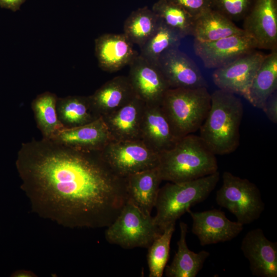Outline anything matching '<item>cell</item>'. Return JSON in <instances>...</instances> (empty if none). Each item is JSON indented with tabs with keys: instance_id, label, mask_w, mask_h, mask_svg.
<instances>
[{
	"instance_id": "cell-28",
	"label": "cell",
	"mask_w": 277,
	"mask_h": 277,
	"mask_svg": "<svg viewBox=\"0 0 277 277\" xmlns=\"http://www.w3.org/2000/svg\"><path fill=\"white\" fill-rule=\"evenodd\" d=\"M182 38L179 34L159 19L153 33L140 47V54L148 61L157 64L160 57L165 51L179 48Z\"/></svg>"
},
{
	"instance_id": "cell-23",
	"label": "cell",
	"mask_w": 277,
	"mask_h": 277,
	"mask_svg": "<svg viewBox=\"0 0 277 277\" xmlns=\"http://www.w3.org/2000/svg\"><path fill=\"white\" fill-rule=\"evenodd\" d=\"M277 89V49L266 54L250 87L247 100L253 106L262 109Z\"/></svg>"
},
{
	"instance_id": "cell-25",
	"label": "cell",
	"mask_w": 277,
	"mask_h": 277,
	"mask_svg": "<svg viewBox=\"0 0 277 277\" xmlns=\"http://www.w3.org/2000/svg\"><path fill=\"white\" fill-rule=\"evenodd\" d=\"M56 109L60 122L66 128L82 126L101 117L95 110L89 96L58 97Z\"/></svg>"
},
{
	"instance_id": "cell-12",
	"label": "cell",
	"mask_w": 277,
	"mask_h": 277,
	"mask_svg": "<svg viewBox=\"0 0 277 277\" xmlns=\"http://www.w3.org/2000/svg\"><path fill=\"white\" fill-rule=\"evenodd\" d=\"M188 212L192 220L191 231L202 246L229 241L243 230V225L229 220L225 212L216 209Z\"/></svg>"
},
{
	"instance_id": "cell-22",
	"label": "cell",
	"mask_w": 277,
	"mask_h": 277,
	"mask_svg": "<svg viewBox=\"0 0 277 277\" xmlns=\"http://www.w3.org/2000/svg\"><path fill=\"white\" fill-rule=\"evenodd\" d=\"M180 236L177 241V250L171 263L166 266L165 275L168 277H195L203 268L210 253L202 250L195 253L190 250L187 245V225L180 223Z\"/></svg>"
},
{
	"instance_id": "cell-29",
	"label": "cell",
	"mask_w": 277,
	"mask_h": 277,
	"mask_svg": "<svg viewBox=\"0 0 277 277\" xmlns=\"http://www.w3.org/2000/svg\"><path fill=\"white\" fill-rule=\"evenodd\" d=\"M152 11L159 19L183 38L192 35L195 17L169 0H159Z\"/></svg>"
},
{
	"instance_id": "cell-13",
	"label": "cell",
	"mask_w": 277,
	"mask_h": 277,
	"mask_svg": "<svg viewBox=\"0 0 277 277\" xmlns=\"http://www.w3.org/2000/svg\"><path fill=\"white\" fill-rule=\"evenodd\" d=\"M243 29L254 39L257 48L277 49L276 0H255L244 18Z\"/></svg>"
},
{
	"instance_id": "cell-18",
	"label": "cell",
	"mask_w": 277,
	"mask_h": 277,
	"mask_svg": "<svg viewBox=\"0 0 277 277\" xmlns=\"http://www.w3.org/2000/svg\"><path fill=\"white\" fill-rule=\"evenodd\" d=\"M123 33H105L95 40V54L100 68L115 72L129 65L138 54Z\"/></svg>"
},
{
	"instance_id": "cell-20",
	"label": "cell",
	"mask_w": 277,
	"mask_h": 277,
	"mask_svg": "<svg viewBox=\"0 0 277 277\" xmlns=\"http://www.w3.org/2000/svg\"><path fill=\"white\" fill-rule=\"evenodd\" d=\"M162 181L157 167L128 175L126 177L128 200L145 213L151 214Z\"/></svg>"
},
{
	"instance_id": "cell-10",
	"label": "cell",
	"mask_w": 277,
	"mask_h": 277,
	"mask_svg": "<svg viewBox=\"0 0 277 277\" xmlns=\"http://www.w3.org/2000/svg\"><path fill=\"white\" fill-rule=\"evenodd\" d=\"M266 54L255 50L215 69L212 80L219 89L247 98L253 78Z\"/></svg>"
},
{
	"instance_id": "cell-7",
	"label": "cell",
	"mask_w": 277,
	"mask_h": 277,
	"mask_svg": "<svg viewBox=\"0 0 277 277\" xmlns=\"http://www.w3.org/2000/svg\"><path fill=\"white\" fill-rule=\"evenodd\" d=\"M222 180L216 194L217 204L234 215L237 222L243 225L258 220L265 205L256 185L228 171L223 173Z\"/></svg>"
},
{
	"instance_id": "cell-30",
	"label": "cell",
	"mask_w": 277,
	"mask_h": 277,
	"mask_svg": "<svg viewBox=\"0 0 277 277\" xmlns=\"http://www.w3.org/2000/svg\"><path fill=\"white\" fill-rule=\"evenodd\" d=\"M175 224L166 227L148 247L147 262L149 277H162L169 257L170 245Z\"/></svg>"
},
{
	"instance_id": "cell-6",
	"label": "cell",
	"mask_w": 277,
	"mask_h": 277,
	"mask_svg": "<svg viewBox=\"0 0 277 277\" xmlns=\"http://www.w3.org/2000/svg\"><path fill=\"white\" fill-rule=\"evenodd\" d=\"M163 231L151 214L145 213L128 200L121 212L105 231L106 241L124 249L148 248Z\"/></svg>"
},
{
	"instance_id": "cell-9",
	"label": "cell",
	"mask_w": 277,
	"mask_h": 277,
	"mask_svg": "<svg viewBox=\"0 0 277 277\" xmlns=\"http://www.w3.org/2000/svg\"><path fill=\"white\" fill-rule=\"evenodd\" d=\"M196 56L208 69H217L257 48L254 39L245 32L219 39L202 42L194 39Z\"/></svg>"
},
{
	"instance_id": "cell-17",
	"label": "cell",
	"mask_w": 277,
	"mask_h": 277,
	"mask_svg": "<svg viewBox=\"0 0 277 277\" xmlns=\"http://www.w3.org/2000/svg\"><path fill=\"white\" fill-rule=\"evenodd\" d=\"M50 140L84 152H98L112 140L102 116L80 126L60 129Z\"/></svg>"
},
{
	"instance_id": "cell-21",
	"label": "cell",
	"mask_w": 277,
	"mask_h": 277,
	"mask_svg": "<svg viewBox=\"0 0 277 277\" xmlns=\"http://www.w3.org/2000/svg\"><path fill=\"white\" fill-rule=\"evenodd\" d=\"M135 96L128 76H116L90 95L92 104L100 116L106 115L130 102Z\"/></svg>"
},
{
	"instance_id": "cell-19",
	"label": "cell",
	"mask_w": 277,
	"mask_h": 277,
	"mask_svg": "<svg viewBox=\"0 0 277 277\" xmlns=\"http://www.w3.org/2000/svg\"><path fill=\"white\" fill-rule=\"evenodd\" d=\"M146 104L135 96L114 111L102 116L112 140H141V128Z\"/></svg>"
},
{
	"instance_id": "cell-1",
	"label": "cell",
	"mask_w": 277,
	"mask_h": 277,
	"mask_svg": "<svg viewBox=\"0 0 277 277\" xmlns=\"http://www.w3.org/2000/svg\"><path fill=\"white\" fill-rule=\"evenodd\" d=\"M15 166L32 210L66 227H107L128 200L126 177L99 151L33 138L22 144Z\"/></svg>"
},
{
	"instance_id": "cell-4",
	"label": "cell",
	"mask_w": 277,
	"mask_h": 277,
	"mask_svg": "<svg viewBox=\"0 0 277 277\" xmlns=\"http://www.w3.org/2000/svg\"><path fill=\"white\" fill-rule=\"evenodd\" d=\"M220 173L194 180L180 183H168L160 188L153 216L155 224L164 229L176 221L195 204L205 200L215 188Z\"/></svg>"
},
{
	"instance_id": "cell-3",
	"label": "cell",
	"mask_w": 277,
	"mask_h": 277,
	"mask_svg": "<svg viewBox=\"0 0 277 277\" xmlns=\"http://www.w3.org/2000/svg\"><path fill=\"white\" fill-rule=\"evenodd\" d=\"M157 168L162 181L180 183L213 174L218 164L215 155L199 135L190 134L160 154Z\"/></svg>"
},
{
	"instance_id": "cell-26",
	"label": "cell",
	"mask_w": 277,
	"mask_h": 277,
	"mask_svg": "<svg viewBox=\"0 0 277 277\" xmlns=\"http://www.w3.org/2000/svg\"><path fill=\"white\" fill-rule=\"evenodd\" d=\"M57 99L55 94L46 91L37 95L31 103L34 120L43 138H51L64 127L57 115Z\"/></svg>"
},
{
	"instance_id": "cell-8",
	"label": "cell",
	"mask_w": 277,
	"mask_h": 277,
	"mask_svg": "<svg viewBox=\"0 0 277 277\" xmlns=\"http://www.w3.org/2000/svg\"><path fill=\"white\" fill-rule=\"evenodd\" d=\"M99 153L111 169L123 177L156 168L160 162V154L141 140H112Z\"/></svg>"
},
{
	"instance_id": "cell-15",
	"label": "cell",
	"mask_w": 277,
	"mask_h": 277,
	"mask_svg": "<svg viewBox=\"0 0 277 277\" xmlns=\"http://www.w3.org/2000/svg\"><path fill=\"white\" fill-rule=\"evenodd\" d=\"M157 64L170 88L207 86L195 63L179 48L165 51L160 57Z\"/></svg>"
},
{
	"instance_id": "cell-34",
	"label": "cell",
	"mask_w": 277,
	"mask_h": 277,
	"mask_svg": "<svg viewBox=\"0 0 277 277\" xmlns=\"http://www.w3.org/2000/svg\"><path fill=\"white\" fill-rule=\"evenodd\" d=\"M25 1V0H0V7L16 11Z\"/></svg>"
},
{
	"instance_id": "cell-33",
	"label": "cell",
	"mask_w": 277,
	"mask_h": 277,
	"mask_svg": "<svg viewBox=\"0 0 277 277\" xmlns=\"http://www.w3.org/2000/svg\"><path fill=\"white\" fill-rule=\"evenodd\" d=\"M262 109L270 121L274 124L277 123L276 92H275L269 97Z\"/></svg>"
},
{
	"instance_id": "cell-2",
	"label": "cell",
	"mask_w": 277,
	"mask_h": 277,
	"mask_svg": "<svg viewBox=\"0 0 277 277\" xmlns=\"http://www.w3.org/2000/svg\"><path fill=\"white\" fill-rule=\"evenodd\" d=\"M243 112L236 94L219 89L211 94L210 108L199 136L215 155L231 153L239 147Z\"/></svg>"
},
{
	"instance_id": "cell-5",
	"label": "cell",
	"mask_w": 277,
	"mask_h": 277,
	"mask_svg": "<svg viewBox=\"0 0 277 277\" xmlns=\"http://www.w3.org/2000/svg\"><path fill=\"white\" fill-rule=\"evenodd\" d=\"M161 106L182 138L199 130L210 108L211 94L206 87L169 88Z\"/></svg>"
},
{
	"instance_id": "cell-14",
	"label": "cell",
	"mask_w": 277,
	"mask_h": 277,
	"mask_svg": "<svg viewBox=\"0 0 277 277\" xmlns=\"http://www.w3.org/2000/svg\"><path fill=\"white\" fill-rule=\"evenodd\" d=\"M241 249L249 261L253 275L277 276V243L269 241L263 230L256 228L249 231L242 241Z\"/></svg>"
},
{
	"instance_id": "cell-11",
	"label": "cell",
	"mask_w": 277,
	"mask_h": 277,
	"mask_svg": "<svg viewBox=\"0 0 277 277\" xmlns=\"http://www.w3.org/2000/svg\"><path fill=\"white\" fill-rule=\"evenodd\" d=\"M129 66L128 77L135 96L146 105L161 104L170 87L157 64L137 54Z\"/></svg>"
},
{
	"instance_id": "cell-24",
	"label": "cell",
	"mask_w": 277,
	"mask_h": 277,
	"mask_svg": "<svg viewBox=\"0 0 277 277\" xmlns=\"http://www.w3.org/2000/svg\"><path fill=\"white\" fill-rule=\"evenodd\" d=\"M244 32L233 22L211 8L195 18L192 35L194 39L208 42Z\"/></svg>"
},
{
	"instance_id": "cell-16",
	"label": "cell",
	"mask_w": 277,
	"mask_h": 277,
	"mask_svg": "<svg viewBox=\"0 0 277 277\" xmlns=\"http://www.w3.org/2000/svg\"><path fill=\"white\" fill-rule=\"evenodd\" d=\"M161 104L145 105L141 128V140L160 154L181 139Z\"/></svg>"
},
{
	"instance_id": "cell-31",
	"label": "cell",
	"mask_w": 277,
	"mask_h": 277,
	"mask_svg": "<svg viewBox=\"0 0 277 277\" xmlns=\"http://www.w3.org/2000/svg\"><path fill=\"white\" fill-rule=\"evenodd\" d=\"M211 8L231 20L245 18L249 11L251 0H210Z\"/></svg>"
},
{
	"instance_id": "cell-27",
	"label": "cell",
	"mask_w": 277,
	"mask_h": 277,
	"mask_svg": "<svg viewBox=\"0 0 277 277\" xmlns=\"http://www.w3.org/2000/svg\"><path fill=\"white\" fill-rule=\"evenodd\" d=\"M159 19L147 7L132 12L124 24L123 33L133 44L141 47L155 30Z\"/></svg>"
},
{
	"instance_id": "cell-32",
	"label": "cell",
	"mask_w": 277,
	"mask_h": 277,
	"mask_svg": "<svg viewBox=\"0 0 277 277\" xmlns=\"http://www.w3.org/2000/svg\"><path fill=\"white\" fill-rule=\"evenodd\" d=\"M196 18L211 8L210 0H169Z\"/></svg>"
},
{
	"instance_id": "cell-35",
	"label": "cell",
	"mask_w": 277,
	"mask_h": 277,
	"mask_svg": "<svg viewBox=\"0 0 277 277\" xmlns=\"http://www.w3.org/2000/svg\"><path fill=\"white\" fill-rule=\"evenodd\" d=\"M11 276L13 277H34L35 274L31 271L18 270L13 272Z\"/></svg>"
}]
</instances>
